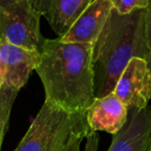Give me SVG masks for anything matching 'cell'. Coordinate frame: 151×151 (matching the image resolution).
Masks as SVG:
<instances>
[{
    "label": "cell",
    "mask_w": 151,
    "mask_h": 151,
    "mask_svg": "<svg viewBox=\"0 0 151 151\" xmlns=\"http://www.w3.org/2000/svg\"><path fill=\"white\" fill-rule=\"evenodd\" d=\"M146 62H147L148 69H149L150 76H151V50H150V54H149V56H148V58H147V60H146Z\"/></svg>",
    "instance_id": "cell-17"
},
{
    "label": "cell",
    "mask_w": 151,
    "mask_h": 151,
    "mask_svg": "<svg viewBox=\"0 0 151 151\" xmlns=\"http://www.w3.org/2000/svg\"><path fill=\"white\" fill-rule=\"evenodd\" d=\"M129 108L111 93L102 98H96L86 110V120L93 132H106L112 136L122 129L129 118Z\"/></svg>",
    "instance_id": "cell-8"
},
{
    "label": "cell",
    "mask_w": 151,
    "mask_h": 151,
    "mask_svg": "<svg viewBox=\"0 0 151 151\" xmlns=\"http://www.w3.org/2000/svg\"><path fill=\"white\" fill-rule=\"evenodd\" d=\"M59 35L64 36L93 0H28Z\"/></svg>",
    "instance_id": "cell-10"
},
{
    "label": "cell",
    "mask_w": 151,
    "mask_h": 151,
    "mask_svg": "<svg viewBox=\"0 0 151 151\" xmlns=\"http://www.w3.org/2000/svg\"><path fill=\"white\" fill-rule=\"evenodd\" d=\"M86 140H88V142H86V151H97L98 142H99V137H98L97 132H91L86 137Z\"/></svg>",
    "instance_id": "cell-14"
},
{
    "label": "cell",
    "mask_w": 151,
    "mask_h": 151,
    "mask_svg": "<svg viewBox=\"0 0 151 151\" xmlns=\"http://www.w3.org/2000/svg\"><path fill=\"white\" fill-rule=\"evenodd\" d=\"M19 91L14 88L1 86L0 88V149L3 141L4 133L7 129L10 112Z\"/></svg>",
    "instance_id": "cell-11"
},
{
    "label": "cell",
    "mask_w": 151,
    "mask_h": 151,
    "mask_svg": "<svg viewBox=\"0 0 151 151\" xmlns=\"http://www.w3.org/2000/svg\"><path fill=\"white\" fill-rule=\"evenodd\" d=\"M41 14L28 0H16L0 7V40L41 52L46 38L40 31Z\"/></svg>",
    "instance_id": "cell-4"
},
{
    "label": "cell",
    "mask_w": 151,
    "mask_h": 151,
    "mask_svg": "<svg viewBox=\"0 0 151 151\" xmlns=\"http://www.w3.org/2000/svg\"><path fill=\"white\" fill-rule=\"evenodd\" d=\"M41 52L19 47L0 40V88L20 91L36 70Z\"/></svg>",
    "instance_id": "cell-5"
},
{
    "label": "cell",
    "mask_w": 151,
    "mask_h": 151,
    "mask_svg": "<svg viewBox=\"0 0 151 151\" xmlns=\"http://www.w3.org/2000/svg\"><path fill=\"white\" fill-rule=\"evenodd\" d=\"M113 93L129 110L148 107L151 101V76L146 60L135 58L129 62Z\"/></svg>",
    "instance_id": "cell-6"
},
{
    "label": "cell",
    "mask_w": 151,
    "mask_h": 151,
    "mask_svg": "<svg viewBox=\"0 0 151 151\" xmlns=\"http://www.w3.org/2000/svg\"><path fill=\"white\" fill-rule=\"evenodd\" d=\"M113 8L119 14H125L137 9L146 8L148 0H109Z\"/></svg>",
    "instance_id": "cell-12"
},
{
    "label": "cell",
    "mask_w": 151,
    "mask_h": 151,
    "mask_svg": "<svg viewBox=\"0 0 151 151\" xmlns=\"http://www.w3.org/2000/svg\"><path fill=\"white\" fill-rule=\"evenodd\" d=\"M45 101L71 113H86L95 101L93 44L46 39L35 70Z\"/></svg>",
    "instance_id": "cell-1"
},
{
    "label": "cell",
    "mask_w": 151,
    "mask_h": 151,
    "mask_svg": "<svg viewBox=\"0 0 151 151\" xmlns=\"http://www.w3.org/2000/svg\"><path fill=\"white\" fill-rule=\"evenodd\" d=\"M14 1H16V0H0V7L12 3V2H14Z\"/></svg>",
    "instance_id": "cell-16"
},
{
    "label": "cell",
    "mask_w": 151,
    "mask_h": 151,
    "mask_svg": "<svg viewBox=\"0 0 151 151\" xmlns=\"http://www.w3.org/2000/svg\"><path fill=\"white\" fill-rule=\"evenodd\" d=\"M86 113H71L44 101L14 151H66L77 138L91 133Z\"/></svg>",
    "instance_id": "cell-3"
},
{
    "label": "cell",
    "mask_w": 151,
    "mask_h": 151,
    "mask_svg": "<svg viewBox=\"0 0 151 151\" xmlns=\"http://www.w3.org/2000/svg\"><path fill=\"white\" fill-rule=\"evenodd\" d=\"M147 151H151V133H150V137H149V145H148Z\"/></svg>",
    "instance_id": "cell-18"
},
{
    "label": "cell",
    "mask_w": 151,
    "mask_h": 151,
    "mask_svg": "<svg viewBox=\"0 0 151 151\" xmlns=\"http://www.w3.org/2000/svg\"><path fill=\"white\" fill-rule=\"evenodd\" d=\"M129 118L120 132L113 135L107 151H147L151 133V107L129 110Z\"/></svg>",
    "instance_id": "cell-9"
},
{
    "label": "cell",
    "mask_w": 151,
    "mask_h": 151,
    "mask_svg": "<svg viewBox=\"0 0 151 151\" xmlns=\"http://www.w3.org/2000/svg\"><path fill=\"white\" fill-rule=\"evenodd\" d=\"M83 139H84L83 137L77 138V139L69 146V148H68L66 151H80V145H81V142Z\"/></svg>",
    "instance_id": "cell-15"
},
{
    "label": "cell",
    "mask_w": 151,
    "mask_h": 151,
    "mask_svg": "<svg viewBox=\"0 0 151 151\" xmlns=\"http://www.w3.org/2000/svg\"><path fill=\"white\" fill-rule=\"evenodd\" d=\"M146 14H145V27H146V36H147V42L151 50V0H148V4L146 6Z\"/></svg>",
    "instance_id": "cell-13"
},
{
    "label": "cell",
    "mask_w": 151,
    "mask_h": 151,
    "mask_svg": "<svg viewBox=\"0 0 151 151\" xmlns=\"http://www.w3.org/2000/svg\"><path fill=\"white\" fill-rule=\"evenodd\" d=\"M113 5L109 0H93L83 10L73 26L59 37L68 43L93 44L107 23Z\"/></svg>",
    "instance_id": "cell-7"
},
{
    "label": "cell",
    "mask_w": 151,
    "mask_h": 151,
    "mask_svg": "<svg viewBox=\"0 0 151 151\" xmlns=\"http://www.w3.org/2000/svg\"><path fill=\"white\" fill-rule=\"evenodd\" d=\"M146 9L119 14L113 8L93 44L95 97L113 93L118 79L135 58L147 60L150 54L145 27Z\"/></svg>",
    "instance_id": "cell-2"
}]
</instances>
